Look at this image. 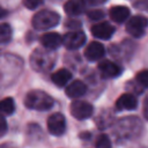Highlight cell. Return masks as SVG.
<instances>
[{"label": "cell", "mask_w": 148, "mask_h": 148, "mask_svg": "<svg viewBox=\"0 0 148 148\" xmlns=\"http://www.w3.org/2000/svg\"><path fill=\"white\" fill-rule=\"evenodd\" d=\"M141 128H142V124L140 119L138 117L130 116V117L121 118L116 124L113 135L120 141L132 140L140 134Z\"/></svg>", "instance_id": "6da1fadb"}, {"label": "cell", "mask_w": 148, "mask_h": 148, "mask_svg": "<svg viewBox=\"0 0 148 148\" xmlns=\"http://www.w3.org/2000/svg\"><path fill=\"white\" fill-rule=\"evenodd\" d=\"M24 104L28 109L36 111H46L53 106V99L42 90H31L24 97Z\"/></svg>", "instance_id": "7a4b0ae2"}, {"label": "cell", "mask_w": 148, "mask_h": 148, "mask_svg": "<svg viewBox=\"0 0 148 148\" xmlns=\"http://www.w3.org/2000/svg\"><path fill=\"white\" fill-rule=\"evenodd\" d=\"M52 51L53 50H49L46 47L36 49L30 58L32 68L37 72H46L51 69L56 61V56Z\"/></svg>", "instance_id": "3957f363"}, {"label": "cell", "mask_w": 148, "mask_h": 148, "mask_svg": "<svg viewBox=\"0 0 148 148\" xmlns=\"http://www.w3.org/2000/svg\"><path fill=\"white\" fill-rule=\"evenodd\" d=\"M60 21V16L57 12L50 9H43L36 13L31 20L32 27L37 30H47L56 27Z\"/></svg>", "instance_id": "277c9868"}, {"label": "cell", "mask_w": 148, "mask_h": 148, "mask_svg": "<svg viewBox=\"0 0 148 148\" xmlns=\"http://www.w3.org/2000/svg\"><path fill=\"white\" fill-rule=\"evenodd\" d=\"M148 27V18L142 16V15H136L131 17L127 23H126V31L135 37V38H140L143 36L146 28Z\"/></svg>", "instance_id": "5b68a950"}, {"label": "cell", "mask_w": 148, "mask_h": 148, "mask_svg": "<svg viewBox=\"0 0 148 148\" xmlns=\"http://www.w3.org/2000/svg\"><path fill=\"white\" fill-rule=\"evenodd\" d=\"M71 113L74 118L79 119V120H83L89 118L92 112H94V108L90 103L86 102V101H74L72 102L71 106H69Z\"/></svg>", "instance_id": "8992f818"}, {"label": "cell", "mask_w": 148, "mask_h": 148, "mask_svg": "<svg viewBox=\"0 0 148 148\" xmlns=\"http://www.w3.org/2000/svg\"><path fill=\"white\" fill-rule=\"evenodd\" d=\"M47 130L52 135L59 136L66 131V119L62 113H52L47 119Z\"/></svg>", "instance_id": "52a82bcc"}, {"label": "cell", "mask_w": 148, "mask_h": 148, "mask_svg": "<svg viewBox=\"0 0 148 148\" xmlns=\"http://www.w3.org/2000/svg\"><path fill=\"white\" fill-rule=\"evenodd\" d=\"M86 43V35L83 31H69L62 36V44L68 50H76Z\"/></svg>", "instance_id": "ba28073f"}, {"label": "cell", "mask_w": 148, "mask_h": 148, "mask_svg": "<svg viewBox=\"0 0 148 148\" xmlns=\"http://www.w3.org/2000/svg\"><path fill=\"white\" fill-rule=\"evenodd\" d=\"M98 71L104 79H113L121 74L123 69L119 65L110 60H103L98 65Z\"/></svg>", "instance_id": "9c48e42d"}, {"label": "cell", "mask_w": 148, "mask_h": 148, "mask_svg": "<svg viewBox=\"0 0 148 148\" xmlns=\"http://www.w3.org/2000/svg\"><path fill=\"white\" fill-rule=\"evenodd\" d=\"M91 34L96 38L109 39L114 34V28L108 22H102V23H97L91 27Z\"/></svg>", "instance_id": "30bf717a"}, {"label": "cell", "mask_w": 148, "mask_h": 148, "mask_svg": "<svg viewBox=\"0 0 148 148\" xmlns=\"http://www.w3.org/2000/svg\"><path fill=\"white\" fill-rule=\"evenodd\" d=\"M104 53H105V49L98 42H91V43H89L88 46L84 50V57L89 61L99 60L101 58H103Z\"/></svg>", "instance_id": "8fae6325"}, {"label": "cell", "mask_w": 148, "mask_h": 148, "mask_svg": "<svg viewBox=\"0 0 148 148\" xmlns=\"http://www.w3.org/2000/svg\"><path fill=\"white\" fill-rule=\"evenodd\" d=\"M138 106V101L134 97V95L130 94V92H125L121 96H119V98L116 102V109L118 111H123V110H134Z\"/></svg>", "instance_id": "7c38bea8"}, {"label": "cell", "mask_w": 148, "mask_h": 148, "mask_svg": "<svg viewBox=\"0 0 148 148\" xmlns=\"http://www.w3.org/2000/svg\"><path fill=\"white\" fill-rule=\"evenodd\" d=\"M40 44L49 50H56L62 44V37L57 32H47L40 37Z\"/></svg>", "instance_id": "4fadbf2b"}, {"label": "cell", "mask_w": 148, "mask_h": 148, "mask_svg": "<svg viewBox=\"0 0 148 148\" xmlns=\"http://www.w3.org/2000/svg\"><path fill=\"white\" fill-rule=\"evenodd\" d=\"M87 91V86L80 81V80H75L73 81L72 83H69L67 87H66V95L71 98H77V97H81L86 94Z\"/></svg>", "instance_id": "5bb4252c"}, {"label": "cell", "mask_w": 148, "mask_h": 148, "mask_svg": "<svg viewBox=\"0 0 148 148\" xmlns=\"http://www.w3.org/2000/svg\"><path fill=\"white\" fill-rule=\"evenodd\" d=\"M64 8L68 15L72 16L81 15L86 10V0H68L65 3Z\"/></svg>", "instance_id": "9a60e30c"}, {"label": "cell", "mask_w": 148, "mask_h": 148, "mask_svg": "<svg viewBox=\"0 0 148 148\" xmlns=\"http://www.w3.org/2000/svg\"><path fill=\"white\" fill-rule=\"evenodd\" d=\"M110 17L113 22L116 23H123L125 22L128 16H130V9L125 6H114V7H111L110 12Z\"/></svg>", "instance_id": "2e32d148"}, {"label": "cell", "mask_w": 148, "mask_h": 148, "mask_svg": "<svg viewBox=\"0 0 148 148\" xmlns=\"http://www.w3.org/2000/svg\"><path fill=\"white\" fill-rule=\"evenodd\" d=\"M71 77H72V74L68 69L60 68V69H58L57 72H54L52 74L51 80L57 87H64V86L67 84V82L71 80Z\"/></svg>", "instance_id": "e0dca14e"}, {"label": "cell", "mask_w": 148, "mask_h": 148, "mask_svg": "<svg viewBox=\"0 0 148 148\" xmlns=\"http://www.w3.org/2000/svg\"><path fill=\"white\" fill-rule=\"evenodd\" d=\"M15 110V103L12 97H6L0 101V114L9 116Z\"/></svg>", "instance_id": "ac0fdd59"}, {"label": "cell", "mask_w": 148, "mask_h": 148, "mask_svg": "<svg viewBox=\"0 0 148 148\" xmlns=\"http://www.w3.org/2000/svg\"><path fill=\"white\" fill-rule=\"evenodd\" d=\"M12 38V28L7 23L0 24V44L9 42Z\"/></svg>", "instance_id": "d6986e66"}, {"label": "cell", "mask_w": 148, "mask_h": 148, "mask_svg": "<svg viewBox=\"0 0 148 148\" xmlns=\"http://www.w3.org/2000/svg\"><path fill=\"white\" fill-rule=\"evenodd\" d=\"M96 148H111V141L106 134H101L97 136L95 142Z\"/></svg>", "instance_id": "ffe728a7"}, {"label": "cell", "mask_w": 148, "mask_h": 148, "mask_svg": "<svg viewBox=\"0 0 148 148\" xmlns=\"http://www.w3.org/2000/svg\"><path fill=\"white\" fill-rule=\"evenodd\" d=\"M138 84H140L143 88H148V69H143L136 74L135 77Z\"/></svg>", "instance_id": "44dd1931"}, {"label": "cell", "mask_w": 148, "mask_h": 148, "mask_svg": "<svg viewBox=\"0 0 148 148\" xmlns=\"http://www.w3.org/2000/svg\"><path fill=\"white\" fill-rule=\"evenodd\" d=\"M104 12L103 10H99V9H95V10H90L88 12V17L92 21H97V20H101L104 17Z\"/></svg>", "instance_id": "7402d4cb"}, {"label": "cell", "mask_w": 148, "mask_h": 148, "mask_svg": "<svg viewBox=\"0 0 148 148\" xmlns=\"http://www.w3.org/2000/svg\"><path fill=\"white\" fill-rule=\"evenodd\" d=\"M43 3V0H24V6L28 9H35Z\"/></svg>", "instance_id": "603a6c76"}, {"label": "cell", "mask_w": 148, "mask_h": 148, "mask_svg": "<svg viewBox=\"0 0 148 148\" xmlns=\"http://www.w3.org/2000/svg\"><path fill=\"white\" fill-rule=\"evenodd\" d=\"M135 7L141 10H148V0H138L135 2Z\"/></svg>", "instance_id": "cb8c5ba5"}, {"label": "cell", "mask_w": 148, "mask_h": 148, "mask_svg": "<svg viewBox=\"0 0 148 148\" xmlns=\"http://www.w3.org/2000/svg\"><path fill=\"white\" fill-rule=\"evenodd\" d=\"M7 131V123L2 114H0V136H2Z\"/></svg>", "instance_id": "d4e9b609"}, {"label": "cell", "mask_w": 148, "mask_h": 148, "mask_svg": "<svg viewBox=\"0 0 148 148\" xmlns=\"http://www.w3.org/2000/svg\"><path fill=\"white\" fill-rule=\"evenodd\" d=\"M106 0H86V2H88L91 6H96V5H102L104 3Z\"/></svg>", "instance_id": "484cf974"}, {"label": "cell", "mask_w": 148, "mask_h": 148, "mask_svg": "<svg viewBox=\"0 0 148 148\" xmlns=\"http://www.w3.org/2000/svg\"><path fill=\"white\" fill-rule=\"evenodd\" d=\"M145 114H146V117L148 118V96H147L146 103H145Z\"/></svg>", "instance_id": "4316f807"}, {"label": "cell", "mask_w": 148, "mask_h": 148, "mask_svg": "<svg viewBox=\"0 0 148 148\" xmlns=\"http://www.w3.org/2000/svg\"><path fill=\"white\" fill-rule=\"evenodd\" d=\"M6 14H7V12H6L3 8L0 7V18H2L3 16H6Z\"/></svg>", "instance_id": "83f0119b"}]
</instances>
